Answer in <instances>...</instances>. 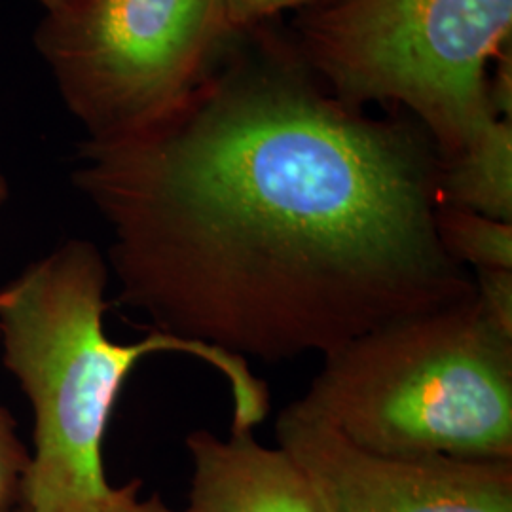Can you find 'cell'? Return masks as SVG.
I'll return each mask as SVG.
<instances>
[{
  "mask_svg": "<svg viewBox=\"0 0 512 512\" xmlns=\"http://www.w3.org/2000/svg\"><path fill=\"white\" fill-rule=\"evenodd\" d=\"M71 181L109 228L118 302L247 363L475 296L437 238L427 133L340 101L260 27L160 120L84 139Z\"/></svg>",
  "mask_w": 512,
  "mask_h": 512,
  "instance_id": "6da1fadb",
  "label": "cell"
},
{
  "mask_svg": "<svg viewBox=\"0 0 512 512\" xmlns=\"http://www.w3.org/2000/svg\"><path fill=\"white\" fill-rule=\"evenodd\" d=\"M110 270L88 239H69L2 289V363L33 408V454L21 507L31 512H99L112 486L103 442L131 370L154 353H184L217 370L232 395V427L255 429L270 412L266 384L249 363L211 346L152 330L112 342Z\"/></svg>",
  "mask_w": 512,
  "mask_h": 512,
  "instance_id": "7a4b0ae2",
  "label": "cell"
},
{
  "mask_svg": "<svg viewBox=\"0 0 512 512\" xmlns=\"http://www.w3.org/2000/svg\"><path fill=\"white\" fill-rule=\"evenodd\" d=\"M302 401L380 454L512 459V336L475 296L408 315L325 355Z\"/></svg>",
  "mask_w": 512,
  "mask_h": 512,
  "instance_id": "3957f363",
  "label": "cell"
},
{
  "mask_svg": "<svg viewBox=\"0 0 512 512\" xmlns=\"http://www.w3.org/2000/svg\"><path fill=\"white\" fill-rule=\"evenodd\" d=\"M296 27V54L332 95L410 112L440 160L499 120L490 73L512 46V0H327Z\"/></svg>",
  "mask_w": 512,
  "mask_h": 512,
  "instance_id": "277c9868",
  "label": "cell"
},
{
  "mask_svg": "<svg viewBox=\"0 0 512 512\" xmlns=\"http://www.w3.org/2000/svg\"><path fill=\"white\" fill-rule=\"evenodd\" d=\"M238 35L226 0H61L33 46L84 139L107 141L177 109Z\"/></svg>",
  "mask_w": 512,
  "mask_h": 512,
  "instance_id": "5b68a950",
  "label": "cell"
},
{
  "mask_svg": "<svg viewBox=\"0 0 512 512\" xmlns=\"http://www.w3.org/2000/svg\"><path fill=\"white\" fill-rule=\"evenodd\" d=\"M275 439L323 512H512V459L380 454L346 439L302 399L279 412Z\"/></svg>",
  "mask_w": 512,
  "mask_h": 512,
  "instance_id": "8992f818",
  "label": "cell"
},
{
  "mask_svg": "<svg viewBox=\"0 0 512 512\" xmlns=\"http://www.w3.org/2000/svg\"><path fill=\"white\" fill-rule=\"evenodd\" d=\"M192 459L186 512H323L310 480L281 446L256 440L253 429L226 439L198 429L186 437Z\"/></svg>",
  "mask_w": 512,
  "mask_h": 512,
  "instance_id": "52a82bcc",
  "label": "cell"
},
{
  "mask_svg": "<svg viewBox=\"0 0 512 512\" xmlns=\"http://www.w3.org/2000/svg\"><path fill=\"white\" fill-rule=\"evenodd\" d=\"M439 203L512 222V120H495L458 154L439 158Z\"/></svg>",
  "mask_w": 512,
  "mask_h": 512,
  "instance_id": "ba28073f",
  "label": "cell"
},
{
  "mask_svg": "<svg viewBox=\"0 0 512 512\" xmlns=\"http://www.w3.org/2000/svg\"><path fill=\"white\" fill-rule=\"evenodd\" d=\"M435 230L446 255L471 274L512 270V222L439 203Z\"/></svg>",
  "mask_w": 512,
  "mask_h": 512,
  "instance_id": "9c48e42d",
  "label": "cell"
},
{
  "mask_svg": "<svg viewBox=\"0 0 512 512\" xmlns=\"http://www.w3.org/2000/svg\"><path fill=\"white\" fill-rule=\"evenodd\" d=\"M29 459L31 454L19 439L18 423L0 403V512H14L21 507Z\"/></svg>",
  "mask_w": 512,
  "mask_h": 512,
  "instance_id": "30bf717a",
  "label": "cell"
},
{
  "mask_svg": "<svg viewBox=\"0 0 512 512\" xmlns=\"http://www.w3.org/2000/svg\"><path fill=\"white\" fill-rule=\"evenodd\" d=\"M478 306L499 329L512 336V270L473 272Z\"/></svg>",
  "mask_w": 512,
  "mask_h": 512,
  "instance_id": "8fae6325",
  "label": "cell"
},
{
  "mask_svg": "<svg viewBox=\"0 0 512 512\" xmlns=\"http://www.w3.org/2000/svg\"><path fill=\"white\" fill-rule=\"evenodd\" d=\"M327 0H226L228 16L238 33L262 27L268 19L285 10L310 8Z\"/></svg>",
  "mask_w": 512,
  "mask_h": 512,
  "instance_id": "7c38bea8",
  "label": "cell"
},
{
  "mask_svg": "<svg viewBox=\"0 0 512 512\" xmlns=\"http://www.w3.org/2000/svg\"><path fill=\"white\" fill-rule=\"evenodd\" d=\"M139 492L141 480H131L126 486L112 488V494L99 512H177L171 511L160 499V495L154 494L147 499H141Z\"/></svg>",
  "mask_w": 512,
  "mask_h": 512,
  "instance_id": "4fadbf2b",
  "label": "cell"
},
{
  "mask_svg": "<svg viewBox=\"0 0 512 512\" xmlns=\"http://www.w3.org/2000/svg\"><path fill=\"white\" fill-rule=\"evenodd\" d=\"M8 196H10V184H8V179L4 177V173L0 171V207L8 202ZM0 302H2V289H0Z\"/></svg>",
  "mask_w": 512,
  "mask_h": 512,
  "instance_id": "5bb4252c",
  "label": "cell"
},
{
  "mask_svg": "<svg viewBox=\"0 0 512 512\" xmlns=\"http://www.w3.org/2000/svg\"><path fill=\"white\" fill-rule=\"evenodd\" d=\"M38 4H40V8H42V12L44 10H50V8H54L57 6L61 0H37Z\"/></svg>",
  "mask_w": 512,
  "mask_h": 512,
  "instance_id": "9a60e30c",
  "label": "cell"
},
{
  "mask_svg": "<svg viewBox=\"0 0 512 512\" xmlns=\"http://www.w3.org/2000/svg\"><path fill=\"white\" fill-rule=\"evenodd\" d=\"M14 512H31V511H27V509H25V507H19V509H16V511Z\"/></svg>",
  "mask_w": 512,
  "mask_h": 512,
  "instance_id": "2e32d148",
  "label": "cell"
}]
</instances>
